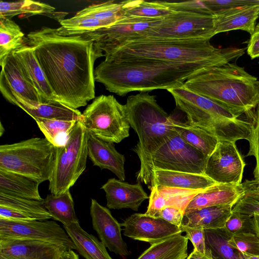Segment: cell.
<instances>
[{"label": "cell", "mask_w": 259, "mask_h": 259, "mask_svg": "<svg viewBox=\"0 0 259 259\" xmlns=\"http://www.w3.org/2000/svg\"><path fill=\"white\" fill-rule=\"evenodd\" d=\"M25 43L35 57L57 100L72 109L95 97L94 63L105 56L84 35L66 36L57 28L43 27L27 35Z\"/></svg>", "instance_id": "obj_1"}, {"label": "cell", "mask_w": 259, "mask_h": 259, "mask_svg": "<svg viewBox=\"0 0 259 259\" xmlns=\"http://www.w3.org/2000/svg\"><path fill=\"white\" fill-rule=\"evenodd\" d=\"M203 63H180L144 58L104 60L95 69V80L120 96L183 86L185 82L212 67Z\"/></svg>", "instance_id": "obj_2"}, {"label": "cell", "mask_w": 259, "mask_h": 259, "mask_svg": "<svg viewBox=\"0 0 259 259\" xmlns=\"http://www.w3.org/2000/svg\"><path fill=\"white\" fill-rule=\"evenodd\" d=\"M245 48L213 47L209 39L144 38L127 43L105 55L106 60L144 58L180 63L203 62L221 66L237 60Z\"/></svg>", "instance_id": "obj_3"}, {"label": "cell", "mask_w": 259, "mask_h": 259, "mask_svg": "<svg viewBox=\"0 0 259 259\" xmlns=\"http://www.w3.org/2000/svg\"><path fill=\"white\" fill-rule=\"evenodd\" d=\"M190 91L252 118L259 105V80L236 63L209 68L186 80Z\"/></svg>", "instance_id": "obj_4"}, {"label": "cell", "mask_w": 259, "mask_h": 259, "mask_svg": "<svg viewBox=\"0 0 259 259\" xmlns=\"http://www.w3.org/2000/svg\"><path fill=\"white\" fill-rule=\"evenodd\" d=\"M124 106L130 125L139 139L132 149L140 161L137 182L150 186L153 176L152 155L173 131L172 118L158 105L156 96L148 93L128 97Z\"/></svg>", "instance_id": "obj_5"}, {"label": "cell", "mask_w": 259, "mask_h": 259, "mask_svg": "<svg viewBox=\"0 0 259 259\" xmlns=\"http://www.w3.org/2000/svg\"><path fill=\"white\" fill-rule=\"evenodd\" d=\"M177 107L184 112L187 122L201 128L219 141L250 140L253 124L238 118L240 115L225 106L182 87L167 90Z\"/></svg>", "instance_id": "obj_6"}, {"label": "cell", "mask_w": 259, "mask_h": 259, "mask_svg": "<svg viewBox=\"0 0 259 259\" xmlns=\"http://www.w3.org/2000/svg\"><path fill=\"white\" fill-rule=\"evenodd\" d=\"M56 147L46 138H32L0 146V169L18 173L39 183L51 178Z\"/></svg>", "instance_id": "obj_7"}, {"label": "cell", "mask_w": 259, "mask_h": 259, "mask_svg": "<svg viewBox=\"0 0 259 259\" xmlns=\"http://www.w3.org/2000/svg\"><path fill=\"white\" fill-rule=\"evenodd\" d=\"M87 131L78 120L65 144L56 147V157L49 189L58 195L69 190L86 168Z\"/></svg>", "instance_id": "obj_8"}, {"label": "cell", "mask_w": 259, "mask_h": 259, "mask_svg": "<svg viewBox=\"0 0 259 259\" xmlns=\"http://www.w3.org/2000/svg\"><path fill=\"white\" fill-rule=\"evenodd\" d=\"M81 121L88 132L107 142L119 143L130 136L124 105L113 95L95 98L83 111Z\"/></svg>", "instance_id": "obj_9"}, {"label": "cell", "mask_w": 259, "mask_h": 259, "mask_svg": "<svg viewBox=\"0 0 259 259\" xmlns=\"http://www.w3.org/2000/svg\"><path fill=\"white\" fill-rule=\"evenodd\" d=\"M208 157L173 130L152 155L153 171L160 169L204 175Z\"/></svg>", "instance_id": "obj_10"}, {"label": "cell", "mask_w": 259, "mask_h": 259, "mask_svg": "<svg viewBox=\"0 0 259 259\" xmlns=\"http://www.w3.org/2000/svg\"><path fill=\"white\" fill-rule=\"evenodd\" d=\"M215 34L213 15L172 12L142 38L210 39Z\"/></svg>", "instance_id": "obj_11"}, {"label": "cell", "mask_w": 259, "mask_h": 259, "mask_svg": "<svg viewBox=\"0 0 259 259\" xmlns=\"http://www.w3.org/2000/svg\"><path fill=\"white\" fill-rule=\"evenodd\" d=\"M162 19L124 17L109 26L83 35L93 41L105 55L144 37Z\"/></svg>", "instance_id": "obj_12"}, {"label": "cell", "mask_w": 259, "mask_h": 259, "mask_svg": "<svg viewBox=\"0 0 259 259\" xmlns=\"http://www.w3.org/2000/svg\"><path fill=\"white\" fill-rule=\"evenodd\" d=\"M0 239L35 240L76 247L64 228L54 221H14L0 219Z\"/></svg>", "instance_id": "obj_13"}, {"label": "cell", "mask_w": 259, "mask_h": 259, "mask_svg": "<svg viewBox=\"0 0 259 259\" xmlns=\"http://www.w3.org/2000/svg\"><path fill=\"white\" fill-rule=\"evenodd\" d=\"M245 165L235 142L219 141L208 157L204 175L217 184L240 185Z\"/></svg>", "instance_id": "obj_14"}, {"label": "cell", "mask_w": 259, "mask_h": 259, "mask_svg": "<svg viewBox=\"0 0 259 259\" xmlns=\"http://www.w3.org/2000/svg\"><path fill=\"white\" fill-rule=\"evenodd\" d=\"M1 66L0 91L9 102L13 104L19 102L29 105L46 102L25 77L13 52L8 56Z\"/></svg>", "instance_id": "obj_15"}, {"label": "cell", "mask_w": 259, "mask_h": 259, "mask_svg": "<svg viewBox=\"0 0 259 259\" xmlns=\"http://www.w3.org/2000/svg\"><path fill=\"white\" fill-rule=\"evenodd\" d=\"M121 225L123 227L124 236L150 244L182 233L180 227L145 213H134L125 219Z\"/></svg>", "instance_id": "obj_16"}, {"label": "cell", "mask_w": 259, "mask_h": 259, "mask_svg": "<svg viewBox=\"0 0 259 259\" xmlns=\"http://www.w3.org/2000/svg\"><path fill=\"white\" fill-rule=\"evenodd\" d=\"M93 228L100 241L110 251L123 258L129 250L121 236V225L112 216L109 209L92 199L90 208Z\"/></svg>", "instance_id": "obj_17"}, {"label": "cell", "mask_w": 259, "mask_h": 259, "mask_svg": "<svg viewBox=\"0 0 259 259\" xmlns=\"http://www.w3.org/2000/svg\"><path fill=\"white\" fill-rule=\"evenodd\" d=\"M65 246L47 242L0 239V259H56Z\"/></svg>", "instance_id": "obj_18"}, {"label": "cell", "mask_w": 259, "mask_h": 259, "mask_svg": "<svg viewBox=\"0 0 259 259\" xmlns=\"http://www.w3.org/2000/svg\"><path fill=\"white\" fill-rule=\"evenodd\" d=\"M50 219L44 199L35 200L0 191V219L29 222Z\"/></svg>", "instance_id": "obj_19"}, {"label": "cell", "mask_w": 259, "mask_h": 259, "mask_svg": "<svg viewBox=\"0 0 259 259\" xmlns=\"http://www.w3.org/2000/svg\"><path fill=\"white\" fill-rule=\"evenodd\" d=\"M101 189L106 193L107 206L109 209L130 208L138 211L142 202L149 198L140 183L131 184L111 178Z\"/></svg>", "instance_id": "obj_20"}, {"label": "cell", "mask_w": 259, "mask_h": 259, "mask_svg": "<svg viewBox=\"0 0 259 259\" xmlns=\"http://www.w3.org/2000/svg\"><path fill=\"white\" fill-rule=\"evenodd\" d=\"M87 149L88 156L93 165L108 169L119 180H125V158L116 150L113 143L104 141L88 132Z\"/></svg>", "instance_id": "obj_21"}, {"label": "cell", "mask_w": 259, "mask_h": 259, "mask_svg": "<svg viewBox=\"0 0 259 259\" xmlns=\"http://www.w3.org/2000/svg\"><path fill=\"white\" fill-rule=\"evenodd\" d=\"M151 192L149 204L145 214L154 217L165 207H174L184 213L191 200L204 190L186 189L155 185L149 188Z\"/></svg>", "instance_id": "obj_22"}, {"label": "cell", "mask_w": 259, "mask_h": 259, "mask_svg": "<svg viewBox=\"0 0 259 259\" xmlns=\"http://www.w3.org/2000/svg\"><path fill=\"white\" fill-rule=\"evenodd\" d=\"M259 17V5L222 10L213 15L215 34L233 30L253 33Z\"/></svg>", "instance_id": "obj_23"}, {"label": "cell", "mask_w": 259, "mask_h": 259, "mask_svg": "<svg viewBox=\"0 0 259 259\" xmlns=\"http://www.w3.org/2000/svg\"><path fill=\"white\" fill-rule=\"evenodd\" d=\"M28 82L45 101H58L39 65L32 47L24 44L13 52ZM59 102V101H58Z\"/></svg>", "instance_id": "obj_24"}, {"label": "cell", "mask_w": 259, "mask_h": 259, "mask_svg": "<svg viewBox=\"0 0 259 259\" xmlns=\"http://www.w3.org/2000/svg\"><path fill=\"white\" fill-rule=\"evenodd\" d=\"M241 185L216 184L195 196L188 205L185 213L209 206H233L244 195Z\"/></svg>", "instance_id": "obj_25"}, {"label": "cell", "mask_w": 259, "mask_h": 259, "mask_svg": "<svg viewBox=\"0 0 259 259\" xmlns=\"http://www.w3.org/2000/svg\"><path fill=\"white\" fill-rule=\"evenodd\" d=\"M216 183L205 175L165 170H154L149 188L161 185L186 189L204 190Z\"/></svg>", "instance_id": "obj_26"}, {"label": "cell", "mask_w": 259, "mask_h": 259, "mask_svg": "<svg viewBox=\"0 0 259 259\" xmlns=\"http://www.w3.org/2000/svg\"><path fill=\"white\" fill-rule=\"evenodd\" d=\"M232 205L199 208L184 214L182 225L204 230L222 229L232 212Z\"/></svg>", "instance_id": "obj_27"}, {"label": "cell", "mask_w": 259, "mask_h": 259, "mask_svg": "<svg viewBox=\"0 0 259 259\" xmlns=\"http://www.w3.org/2000/svg\"><path fill=\"white\" fill-rule=\"evenodd\" d=\"M63 228L75 244L76 250L85 259H112L102 242L84 231L79 222L63 225Z\"/></svg>", "instance_id": "obj_28"}, {"label": "cell", "mask_w": 259, "mask_h": 259, "mask_svg": "<svg viewBox=\"0 0 259 259\" xmlns=\"http://www.w3.org/2000/svg\"><path fill=\"white\" fill-rule=\"evenodd\" d=\"M13 105L21 108L34 119L78 121L82 118V113L78 110L72 109L58 101H49L34 105L17 102Z\"/></svg>", "instance_id": "obj_29"}, {"label": "cell", "mask_w": 259, "mask_h": 259, "mask_svg": "<svg viewBox=\"0 0 259 259\" xmlns=\"http://www.w3.org/2000/svg\"><path fill=\"white\" fill-rule=\"evenodd\" d=\"M188 239L177 234L151 244L137 259H186Z\"/></svg>", "instance_id": "obj_30"}, {"label": "cell", "mask_w": 259, "mask_h": 259, "mask_svg": "<svg viewBox=\"0 0 259 259\" xmlns=\"http://www.w3.org/2000/svg\"><path fill=\"white\" fill-rule=\"evenodd\" d=\"M172 128L189 145L209 157L219 140L206 131L172 118Z\"/></svg>", "instance_id": "obj_31"}, {"label": "cell", "mask_w": 259, "mask_h": 259, "mask_svg": "<svg viewBox=\"0 0 259 259\" xmlns=\"http://www.w3.org/2000/svg\"><path fill=\"white\" fill-rule=\"evenodd\" d=\"M38 182L22 175L0 169V191L35 200H42Z\"/></svg>", "instance_id": "obj_32"}, {"label": "cell", "mask_w": 259, "mask_h": 259, "mask_svg": "<svg viewBox=\"0 0 259 259\" xmlns=\"http://www.w3.org/2000/svg\"><path fill=\"white\" fill-rule=\"evenodd\" d=\"M44 205L52 219L61 223L63 225L78 222L69 190L58 195L48 194L44 199Z\"/></svg>", "instance_id": "obj_33"}, {"label": "cell", "mask_w": 259, "mask_h": 259, "mask_svg": "<svg viewBox=\"0 0 259 259\" xmlns=\"http://www.w3.org/2000/svg\"><path fill=\"white\" fill-rule=\"evenodd\" d=\"M206 253L213 259H243L242 253L228 242L230 237L223 229L204 230Z\"/></svg>", "instance_id": "obj_34"}, {"label": "cell", "mask_w": 259, "mask_h": 259, "mask_svg": "<svg viewBox=\"0 0 259 259\" xmlns=\"http://www.w3.org/2000/svg\"><path fill=\"white\" fill-rule=\"evenodd\" d=\"M25 38L20 27L15 22L0 18V65L10 53L25 44Z\"/></svg>", "instance_id": "obj_35"}, {"label": "cell", "mask_w": 259, "mask_h": 259, "mask_svg": "<svg viewBox=\"0 0 259 259\" xmlns=\"http://www.w3.org/2000/svg\"><path fill=\"white\" fill-rule=\"evenodd\" d=\"M122 2V12L124 17L163 18L172 12L162 1L136 0Z\"/></svg>", "instance_id": "obj_36"}, {"label": "cell", "mask_w": 259, "mask_h": 259, "mask_svg": "<svg viewBox=\"0 0 259 259\" xmlns=\"http://www.w3.org/2000/svg\"><path fill=\"white\" fill-rule=\"evenodd\" d=\"M34 120L45 138L56 147L65 144L77 121L39 118Z\"/></svg>", "instance_id": "obj_37"}, {"label": "cell", "mask_w": 259, "mask_h": 259, "mask_svg": "<svg viewBox=\"0 0 259 259\" xmlns=\"http://www.w3.org/2000/svg\"><path fill=\"white\" fill-rule=\"evenodd\" d=\"M55 8L52 6L30 0L16 2H0V18L11 19L12 17L24 14L29 16L52 13Z\"/></svg>", "instance_id": "obj_38"}, {"label": "cell", "mask_w": 259, "mask_h": 259, "mask_svg": "<svg viewBox=\"0 0 259 259\" xmlns=\"http://www.w3.org/2000/svg\"><path fill=\"white\" fill-rule=\"evenodd\" d=\"M59 22L61 26L57 28V30L66 36L82 35L112 25L89 16L76 14Z\"/></svg>", "instance_id": "obj_39"}, {"label": "cell", "mask_w": 259, "mask_h": 259, "mask_svg": "<svg viewBox=\"0 0 259 259\" xmlns=\"http://www.w3.org/2000/svg\"><path fill=\"white\" fill-rule=\"evenodd\" d=\"M122 1L116 2L113 1L93 4L78 11L76 14L89 16L113 24L124 17L122 12Z\"/></svg>", "instance_id": "obj_40"}, {"label": "cell", "mask_w": 259, "mask_h": 259, "mask_svg": "<svg viewBox=\"0 0 259 259\" xmlns=\"http://www.w3.org/2000/svg\"><path fill=\"white\" fill-rule=\"evenodd\" d=\"M230 245L239 252L250 255H259V239L252 232L235 234L229 239Z\"/></svg>", "instance_id": "obj_41"}, {"label": "cell", "mask_w": 259, "mask_h": 259, "mask_svg": "<svg viewBox=\"0 0 259 259\" xmlns=\"http://www.w3.org/2000/svg\"><path fill=\"white\" fill-rule=\"evenodd\" d=\"M223 229L230 237L242 233H254L253 216L232 211Z\"/></svg>", "instance_id": "obj_42"}, {"label": "cell", "mask_w": 259, "mask_h": 259, "mask_svg": "<svg viewBox=\"0 0 259 259\" xmlns=\"http://www.w3.org/2000/svg\"><path fill=\"white\" fill-rule=\"evenodd\" d=\"M162 3L172 12H183L202 15H213L206 6L204 0L189 1L181 2L162 1Z\"/></svg>", "instance_id": "obj_43"}, {"label": "cell", "mask_w": 259, "mask_h": 259, "mask_svg": "<svg viewBox=\"0 0 259 259\" xmlns=\"http://www.w3.org/2000/svg\"><path fill=\"white\" fill-rule=\"evenodd\" d=\"M253 129L249 142V148L247 156H253L256 164L253 170L254 179H259V105L252 120Z\"/></svg>", "instance_id": "obj_44"}, {"label": "cell", "mask_w": 259, "mask_h": 259, "mask_svg": "<svg viewBox=\"0 0 259 259\" xmlns=\"http://www.w3.org/2000/svg\"><path fill=\"white\" fill-rule=\"evenodd\" d=\"M204 2L213 15L214 13L224 9L259 5V0H204Z\"/></svg>", "instance_id": "obj_45"}, {"label": "cell", "mask_w": 259, "mask_h": 259, "mask_svg": "<svg viewBox=\"0 0 259 259\" xmlns=\"http://www.w3.org/2000/svg\"><path fill=\"white\" fill-rule=\"evenodd\" d=\"M182 232L186 233V237L192 243L194 250L202 253H206L204 229L191 228L181 225Z\"/></svg>", "instance_id": "obj_46"}, {"label": "cell", "mask_w": 259, "mask_h": 259, "mask_svg": "<svg viewBox=\"0 0 259 259\" xmlns=\"http://www.w3.org/2000/svg\"><path fill=\"white\" fill-rule=\"evenodd\" d=\"M232 211L250 216L259 215V202L244 194L234 204Z\"/></svg>", "instance_id": "obj_47"}, {"label": "cell", "mask_w": 259, "mask_h": 259, "mask_svg": "<svg viewBox=\"0 0 259 259\" xmlns=\"http://www.w3.org/2000/svg\"><path fill=\"white\" fill-rule=\"evenodd\" d=\"M184 213L174 207H165L159 210L154 217L160 218L178 227L181 226Z\"/></svg>", "instance_id": "obj_48"}, {"label": "cell", "mask_w": 259, "mask_h": 259, "mask_svg": "<svg viewBox=\"0 0 259 259\" xmlns=\"http://www.w3.org/2000/svg\"><path fill=\"white\" fill-rule=\"evenodd\" d=\"M247 53L252 59L259 57V23L255 25L253 33L250 35Z\"/></svg>", "instance_id": "obj_49"}, {"label": "cell", "mask_w": 259, "mask_h": 259, "mask_svg": "<svg viewBox=\"0 0 259 259\" xmlns=\"http://www.w3.org/2000/svg\"><path fill=\"white\" fill-rule=\"evenodd\" d=\"M241 185L245 195L259 202V179L246 180Z\"/></svg>", "instance_id": "obj_50"}, {"label": "cell", "mask_w": 259, "mask_h": 259, "mask_svg": "<svg viewBox=\"0 0 259 259\" xmlns=\"http://www.w3.org/2000/svg\"><path fill=\"white\" fill-rule=\"evenodd\" d=\"M186 259H213L207 253H202L196 250L193 251L188 255Z\"/></svg>", "instance_id": "obj_51"}, {"label": "cell", "mask_w": 259, "mask_h": 259, "mask_svg": "<svg viewBox=\"0 0 259 259\" xmlns=\"http://www.w3.org/2000/svg\"><path fill=\"white\" fill-rule=\"evenodd\" d=\"M57 259H79V257L72 249H68L61 253Z\"/></svg>", "instance_id": "obj_52"}, {"label": "cell", "mask_w": 259, "mask_h": 259, "mask_svg": "<svg viewBox=\"0 0 259 259\" xmlns=\"http://www.w3.org/2000/svg\"><path fill=\"white\" fill-rule=\"evenodd\" d=\"M253 232L259 239V215H253Z\"/></svg>", "instance_id": "obj_53"}, {"label": "cell", "mask_w": 259, "mask_h": 259, "mask_svg": "<svg viewBox=\"0 0 259 259\" xmlns=\"http://www.w3.org/2000/svg\"><path fill=\"white\" fill-rule=\"evenodd\" d=\"M242 256L243 259H259V255H250L242 253Z\"/></svg>", "instance_id": "obj_54"}, {"label": "cell", "mask_w": 259, "mask_h": 259, "mask_svg": "<svg viewBox=\"0 0 259 259\" xmlns=\"http://www.w3.org/2000/svg\"><path fill=\"white\" fill-rule=\"evenodd\" d=\"M5 132V128L2 124V123H0V136L1 137L3 133Z\"/></svg>", "instance_id": "obj_55"}, {"label": "cell", "mask_w": 259, "mask_h": 259, "mask_svg": "<svg viewBox=\"0 0 259 259\" xmlns=\"http://www.w3.org/2000/svg\"><path fill=\"white\" fill-rule=\"evenodd\" d=\"M57 258H56V259H57Z\"/></svg>", "instance_id": "obj_56"}]
</instances>
